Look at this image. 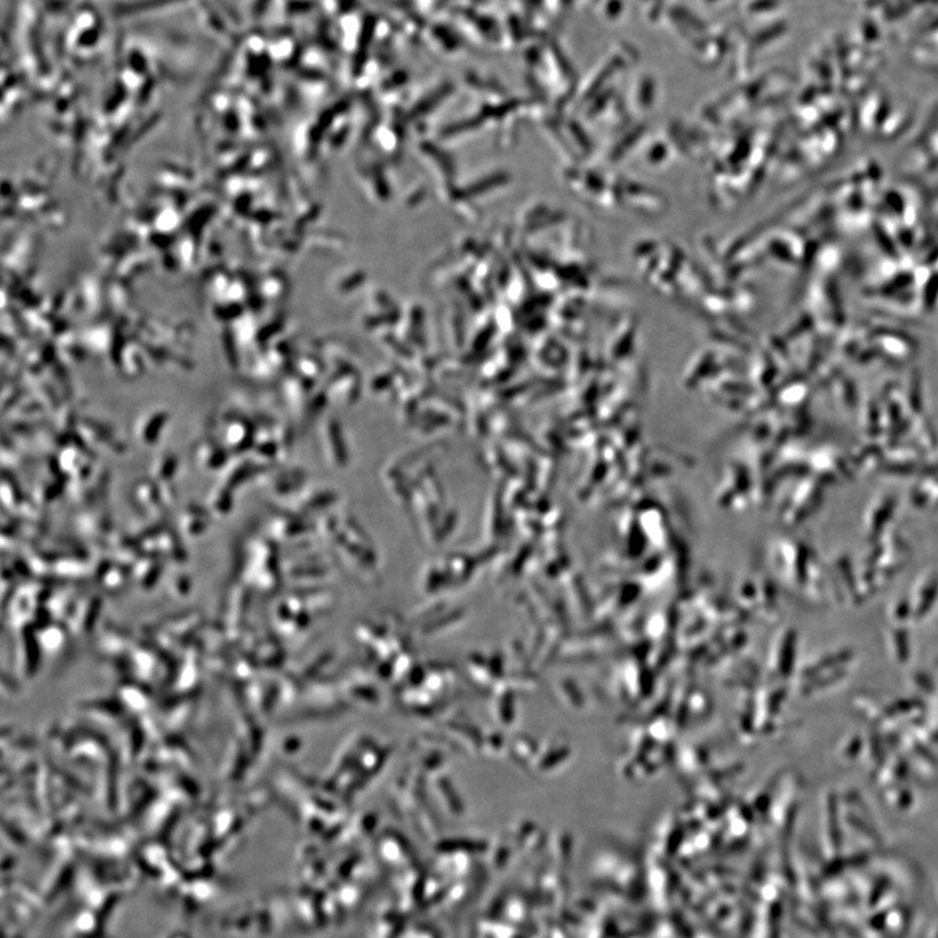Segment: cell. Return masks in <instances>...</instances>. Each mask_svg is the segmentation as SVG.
Segmentation results:
<instances>
[{"label":"cell","instance_id":"obj_1","mask_svg":"<svg viewBox=\"0 0 938 938\" xmlns=\"http://www.w3.org/2000/svg\"><path fill=\"white\" fill-rule=\"evenodd\" d=\"M176 2H180V0H139V2L135 3L119 4V6H116V14L131 15L136 14V12H144L150 10V8L167 6V4Z\"/></svg>","mask_w":938,"mask_h":938},{"label":"cell","instance_id":"obj_3","mask_svg":"<svg viewBox=\"0 0 938 938\" xmlns=\"http://www.w3.org/2000/svg\"><path fill=\"white\" fill-rule=\"evenodd\" d=\"M269 2L270 0H256L255 7H253V11H255V15L260 16L264 14L266 7H268Z\"/></svg>","mask_w":938,"mask_h":938},{"label":"cell","instance_id":"obj_2","mask_svg":"<svg viewBox=\"0 0 938 938\" xmlns=\"http://www.w3.org/2000/svg\"><path fill=\"white\" fill-rule=\"evenodd\" d=\"M98 37H100V33H98L97 29L86 30L79 38V45L85 47L93 46L94 43L98 41Z\"/></svg>","mask_w":938,"mask_h":938}]
</instances>
